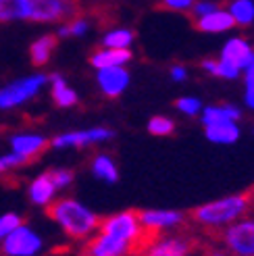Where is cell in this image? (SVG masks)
Returning a JSON list of instances; mask_svg holds the SVG:
<instances>
[{"label": "cell", "mask_w": 254, "mask_h": 256, "mask_svg": "<svg viewBox=\"0 0 254 256\" xmlns=\"http://www.w3.org/2000/svg\"><path fill=\"white\" fill-rule=\"evenodd\" d=\"M46 214L62 229L67 238L78 242H86L88 238H92L100 225V216L75 198L52 200L46 206Z\"/></svg>", "instance_id": "1"}, {"label": "cell", "mask_w": 254, "mask_h": 256, "mask_svg": "<svg viewBox=\"0 0 254 256\" xmlns=\"http://www.w3.org/2000/svg\"><path fill=\"white\" fill-rule=\"evenodd\" d=\"M250 206H252L250 192H242V194H234L221 200L200 204V206L190 210L188 216L202 229H206V232H221L227 225H232L238 219L246 216Z\"/></svg>", "instance_id": "2"}, {"label": "cell", "mask_w": 254, "mask_h": 256, "mask_svg": "<svg viewBox=\"0 0 254 256\" xmlns=\"http://www.w3.org/2000/svg\"><path fill=\"white\" fill-rule=\"evenodd\" d=\"M219 234L232 256H254V216H242Z\"/></svg>", "instance_id": "3"}, {"label": "cell", "mask_w": 254, "mask_h": 256, "mask_svg": "<svg viewBox=\"0 0 254 256\" xmlns=\"http://www.w3.org/2000/svg\"><path fill=\"white\" fill-rule=\"evenodd\" d=\"M42 252L44 240L28 223L19 225L15 232L0 242V254L2 256H42Z\"/></svg>", "instance_id": "4"}, {"label": "cell", "mask_w": 254, "mask_h": 256, "mask_svg": "<svg viewBox=\"0 0 254 256\" xmlns=\"http://www.w3.org/2000/svg\"><path fill=\"white\" fill-rule=\"evenodd\" d=\"M136 254L138 248L132 242L104 232H96L92 238H88L82 250V256H136Z\"/></svg>", "instance_id": "5"}, {"label": "cell", "mask_w": 254, "mask_h": 256, "mask_svg": "<svg viewBox=\"0 0 254 256\" xmlns=\"http://www.w3.org/2000/svg\"><path fill=\"white\" fill-rule=\"evenodd\" d=\"M140 225L144 227V232L150 236H160L173 232V229L182 227L186 223V214L182 210H167V208H146L138 210Z\"/></svg>", "instance_id": "6"}, {"label": "cell", "mask_w": 254, "mask_h": 256, "mask_svg": "<svg viewBox=\"0 0 254 256\" xmlns=\"http://www.w3.org/2000/svg\"><path fill=\"white\" fill-rule=\"evenodd\" d=\"M194 242L186 236H154L136 256H190Z\"/></svg>", "instance_id": "7"}, {"label": "cell", "mask_w": 254, "mask_h": 256, "mask_svg": "<svg viewBox=\"0 0 254 256\" xmlns=\"http://www.w3.org/2000/svg\"><path fill=\"white\" fill-rule=\"evenodd\" d=\"M46 82H48V75H34V78L15 82L8 88L0 90V108H10L15 104H21L30 96H34L40 90V86Z\"/></svg>", "instance_id": "8"}, {"label": "cell", "mask_w": 254, "mask_h": 256, "mask_svg": "<svg viewBox=\"0 0 254 256\" xmlns=\"http://www.w3.org/2000/svg\"><path fill=\"white\" fill-rule=\"evenodd\" d=\"M110 130L106 127H96V130H88V132H75V134H62L52 140L54 148H65V146H75V148H86L94 142H102V140L112 138Z\"/></svg>", "instance_id": "9"}, {"label": "cell", "mask_w": 254, "mask_h": 256, "mask_svg": "<svg viewBox=\"0 0 254 256\" xmlns=\"http://www.w3.org/2000/svg\"><path fill=\"white\" fill-rule=\"evenodd\" d=\"M192 23V28L198 30V32H204V34H217V32H227V30H232L236 28V19L232 17V12H225L223 8L221 10H212L208 12V15H202L194 21H190Z\"/></svg>", "instance_id": "10"}, {"label": "cell", "mask_w": 254, "mask_h": 256, "mask_svg": "<svg viewBox=\"0 0 254 256\" xmlns=\"http://www.w3.org/2000/svg\"><path fill=\"white\" fill-rule=\"evenodd\" d=\"M10 144H12V152L28 156L34 162L36 158H40L44 152L52 146V140H46L40 136H15L10 140Z\"/></svg>", "instance_id": "11"}, {"label": "cell", "mask_w": 254, "mask_h": 256, "mask_svg": "<svg viewBox=\"0 0 254 256\" xmlns=\"http://www.w3.org/2000/svg\"><path fill=\"white\" fill-rule=\"evenodd\" d=\"M98 82L102 92L108 98H117L123 94V90L130 84V73L121 67H110V69H100L98 73Z\"/></svg>", "instance_id": "12"}, {"label": "cell", "mask_w": 254, "mask_h": 256, "mask_svg": "<svg viewBox=\"0 0 254 256\" xmlns=\"http://www.w3.org/2000/svg\"><path fill=\"white\" fill-rule=\"evenodd\" d=\"M127 60H132V50L130 48H106V50H94L90 54V65L96 69H110V67H121Z\"/></svg>", "instance_id": "13"}, {"label": "cell", "mask_w": 254, "mask_h": 256, "mask_svg": "<svg viewBox=\"0 0 254 256\" xmlns=\"http://www.w3.org/2000/svg\"><path fill=\"white\" fill-rule=\"evenodd\" d=\"M28 194H30V200L34 204H38V206H48L50 202L54 200V194H56V188L52 184V177H50V173H42V175H38L34 182L30 184V190H28Z\"/></svg>", "instance_id": "14"}, {"label": "cell", "mask_w": 254, "mask_h": 256, "mask_svg": "<svg viewBox=\"0 0 254 256\" xmlns=\"http://www.w3.org/2000/svg\"><path fill=\"white\" fill-rule=\"evenodd\" d=\"M58 46V36L54 34H46L40 40H36L30 48V58L34 67H44L50 60V54L54 52V48Z\"/></svg>", "instance_id": "15"}, {"label": "cell", "mask_w": 254, "mask_h": 256, "mask_svg": "<svg viewBox=\"0 0 254 256\" xmlns=\"http://www.w3.org/2000/svg\"><path fill=\"white\" fill-rule=\"evenodd\" d=\"M250 56H252V50L244 40H232V42H227V46L223 48L221 58L225 62H230V65H234L236 69H242V67L248 65Z\"/></svg>", "instance_id": "16"}, {"label": "cell", "mask_w": 254, "mask_h": 256, "mask_svg": "<svg viewBox=\"0 0 254 256\" xmlns=\"http://www.w3.org/2000/svg\"><path fill=\"white\" fill-rule=\"evenodd\" d=\"M90 169L98 179H102V182H106V184H117L119 182V169H117L115 160H112L108 154H96L90 162Z\"/></svg>", "instance_id": "17"}, {"label": "cell", "mask_w": 254, "mask_h": 256, "mask_svg": "<svg viewBox=\"0 0 254 256\" xmlns=\"http://www.w3.org/2000/svg\"><path fill=\"white\" fill-rule=\"evenodd\" d=\"M32 0H0V21L30 19Z\"/></svg>", "instance_id": "18"}, {"label": "cell", "mask_w": 254, "mask_h": 256, "mask_svg": "<svg viewBox=\"0 0 254 256\" xmlns=\"http://www.w3.org/2000/svg\"><path fill=\"white\" fill-rule=\"evenodd\" d=\"M206 138L210 142L234 144L240 138V132L234 123H214V125H206Z\"/></svg>", "instance_id": "19"}, {"label": "cell", "mask_w": 254, "mask_h": 256, "mask_svg": "<svg viewBox=\"0 0 254 256\" xmlns=\"http://www.w3.org/2000/svg\"><path fill=\"white\" fill-rule=\"evenodd\" d=\"M52 100H54V104L60 106V108H65V106H75L78 104V96H75L73 90H69V86L62 82L60 75H52Z\"/></svg>", "instance_id": "20"}, {"label": "cell", "mask_w": 254, "mask_h": 256, "mask_svg": "<svg viewBox=\"0 0 254 256\" xmlns=\"http://www.w3.org/2000/svg\"><path fill=\"white\" fill-rule=\"evenodd\" d=\"M240 117V110L234 108V106H221V108H206L204 112H202V121H204V125H214V123H232L234 119Z\"/></svg>", "instance_id": "21"}, {"label": "cell", "mask_w": 254, "mask_h": 256, "mask_svg": "<svg viewBox=\"0 0 254 256\" xmlns=\"http://www.w3.org/2000/svg\"><path fill=\"white\" fill-rule=\"evenodd\" d=\"M232 17L238 25H250L254 19V4L252 0H230Z\"/></svg>", "instance_id": "22"}, {"label": "cell", "mask_w": 254, "mask_h": 256, "mask_svg": "<svg viewBox=\"0 0 254 256\" xmlns=\"http://www.w3.org/2000/svg\"><path fill=\"white\" fill-rule=\"evenodd\" d=\"M134 40V32L130 30H119V32H110L104 38V46L106 48H127Z\"/></svg>", "instance_id": "23"}, {"label": "cell", "mask_w": 254, "mask_h": 256, "mask_svg": "<svg viewBox=\"0 0 254 256\" xmlns=\"http://www.w3.org/2000/svg\"><path fill=\"white\" fill-rule=\"evenodd\" d=\"M23 216H19L17 212H6L0 216V242H2L8 234H12L19 225H23Z\"/></svg>", "instance_id": "24"}, {"label": "cell", "mask_w": 254, "mask_h": 256, "mask_svg": "<svg viewBox=\"0 0 254 256\" xmlns=\"http://www.w3.org/2000/svg\"><path fill=\"white\" fill-rule=\"evenodd\" d=\"M32 160L23 154H17V152H10L6 156H0V175H4L6 171L10 169H19V167H25V164H30Z\"/></svg>", "instance_id": "25"}, {"label": "cell", "mask_w": 254, "mask_h": 256, "mask_svg": "<svg viewBox=\"0 0 254 256\" xmlns=\"http://www.w3.org/2000/svg\"><path fill=\"white\" fill-rule=\"evenodd\" d=\"M148 132L154 136H171L175 132V125L167 117H152L148 123Z\"/></svg>", "instance_id": "26"}, {"label": "cell", "mask_w": 254, "mask_h": 256, "mask_svg": "<svg viewBox=\"0 0 254 256\" xmlns=\"http://www.w3.org/2000/svg\"><path fill=\"white\" fill-rule=\"evenodd\" d=\"M196 0H158L154 10H171V12H186Z\"/></svg>", "instance_id": "27"}, {"label": "cell", "mask_w": 254, "mask_h": 256, "mask_svg": "<svg viewBox=\"0 0 254 256\" xmlns=\"http://www.w3.org/2000/svg\"><path fill=\"white\" fill-rule=\"evenodd\" d=\"M50 177H52V184L56 190H62V188H69L73 184V171L69 169H52V171H48Z\"/></svg>", "instance_id": "28"}, {"label": "cell", "mask_w": 254, "mask_h": 256, "mask_svg": "<svg viewBox=\"0 0 254 256\" xmlns=\"http://www.w3.org/2000/svg\"><path fill=\"white\" fill-rule=\"evenodd\" d=\"M88 28V21L86 19H75V21H69L67 25L60 28V36H82Z\"/></svg>", "instance_id": "29"}, {"label": "cell", "mask_w": 254, "mask_h": 256, "mask_svg": "<svg viewBox=\"0 0 254 256\" xmlns=\"http://www.w3.org/2000/svg\"><path fill=\"white\" fill-rule=\"evenodd\" d=\"M175 106L180 110H184V112H188V114H196L200 110V102L196 98H177Z\"/></svg>", "instance_id": "30"}, {"label": "cell", "mask_w": 254, "mask_h": 256, "mask_svg": "<svg viewBox=\"0 0 254 256\" xmlns=\"http://www.w3.org/2000/svg\"><path fill=\"white\" fill-rule=\"evenodd\" d=\"M238 71H240V69H236L234 65H230V62H225L223 58L219 60V78L234 80V78H238Z\"/></svg>", "instance_id": "31"}, {"label": "cell", "mask_w": 254, "mask_h": 256, "mask_svg": "<svg viewBox=\"0 0 254 256\" xmlns=\"http://www.w3.org/2000/svg\"><path fill=\"white\" fill-rule=\"evenodd\" d=\"M202 67H204L208 73H212V75H219V60L204 58V60H202Z\"/></svg>", "instance_id": "32"}, {"label": "cell", "mask_w": 254, "mask_h": 256, "mask_svg": "<svg viewBox=\"0 0 254 256\" xmlns=\"http://www.w3.org/2000/svg\"><path fill=\"white\" fill-rule=\"evenodd\" d=\"M248 88H246V102L254 108V82H246Z\"/></svg>", "instance_id": "33"}, {"label": "cell", "mask_w": 254, "mask_h": 256, "mask_svg": "<svg viewBox=\"0 0 254 256\" xmlns=\"http://www.w3.org/2000/svg\"><path fill=\"white\" fill-rule=\"evenodd\" d=\"M246 82H254V54L250 56L248 65H246Z\"/></svg>", "instance_id": "34"}, {"label": "cell", "mask_w": 254, "mask_h": 256, "mask_svg": "<svg viewBox=\"0 0 254 256\" xmlns=\"http://www.w3.org/2000/svg\"><path fill=\"white\" fill-rule=\"evenodd\" d=\"M173 78H175V80H184V78H186L184 67H173Z\"/></svg>", "instance_id": "35"}, {"label": "cell", "mask_w": 254, "mask_h": 256, "mask_svg": "<svg viewBox=\"0 0 254 256\" xmlns=\"http://www.w3.org/2000/svg\"><path fill=\"white\" fill-rule=\"evenodd\" d=\"M208 256H227V254L221 250H212V252H208Z\"/></svg>", "instance_id": "36"}, {"label": "cell", "mask_w": 254, "mask_h": 256, "mask_svg": "<svg viewBox=\"0 0 254 256\" xmlns=\"http://www.w3.org/2000/svg\"><path fill=\"white\" fill-rule=\"evenodd\" d=\"M248 192H250V204L254 206V188H252V190H248Z\"/></svg>", "instance_id": "37"}]
</instances>
